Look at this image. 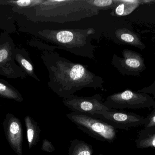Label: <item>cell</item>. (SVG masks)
<instances>
[{"instance_id":"cell-8","label":"cell","mask_w":155,"mask_h":155,"mask_svg":"<svg viewBox=\"0 0 155 155\" xmlns=\"http://www.w3.org/2000/svg\"><path fill=\"white\" fill-rule=\"evenodd\" d=\"M104 103L110 109L116 110L145 108L153 106V104L148 102L146 98L136 97L135 95L129 90L109 96L106 98Z\"/></svg>"},{"instance_id":"cell-15","label":"cell","mask_w":155,"mask_h":155,"mask_svg":"<svg viewBox=\"0 0 155 155\" xmlns=\"http://www.w3.org/2000/svg\"><path fill=\"white\" fill-rule=\"evenodd\" d=\"M92 5L98 8L99 10H107L115 7L118 1L114 0H89Z\"/></svg>"},{"instance_id":"cell-4","label":"cell","mask_w":155,"mask_h":155,"mask_svg":"<svg viewBox=\"0 0 155 155\" xmlns=\"http://www.w3.org/2000/svg\"><path fill=\"white\" fill-rule=\"evenodd\" d=\"M66 116L78 129L96 140L113 143L116 139L115 128L89 113L71 112Z\"/></svg>"},{"instance_id":"cell-9","label":"cell","mask_w":155,"mask_h":155,"mask_svg":"<svg viewBox=\"0 0 155 155\" xmlns=\"http://www.w3.org/2000/svg\"><path fill=\"white\" fill-rule=\"evenodd\" d=\"M14 58L15 61L25 72L26 74H28L37 81H40L39 78L35 74L32 63L29 57V54L26 50L15 48Z\"/></svg>"},{"instance_id":"cell-16","label":"cell","mask_w":155,"mask_h":155,"mask_svg":"<svg viewBox=\"0 0 155 155\" xmlns=\"http://www.w3.org/2000/svg\"><path fill=\"white\" fill-rule=\"evenodd\" d=\"M41 149L46 153H52L55 151V148L51 142L47 139H44L43 141Z\"/></svg>"},{"instance_id":"cell-5","label":"cell","mask_w":155,"mask_h":155,"mask_svg":"<svg viewBox=\"0 0 155 155\" xmlns=\"http://www.w3.org/2000/svg\"><path fill=\"white\" fill-rule=\"evenodd\" d=\"M15 45L8 33L0 35V75L8 78H24L26 73L15 60Z\"/></svg>"},{"instance_id":"cell-19","label":"cell","mask_w":155,"mask_h":155,"mask_svg":"<svg viewBox=\"0 0 155 155\" xmlns=\"http://www.w3.org/2000/svg\"><path fill=\"white\" fill-rule=\"evenodd\" d=\"M152 113H155V109L153 110V112H152Z\"/></svg>"},{"instance_id":"cell-2","label":"cell","mask_w":155,"mask_h":155,"mask_svg":"<svg viewBox=\"0 0 155 155\" xmlns=\"http://www.w3.org/2000/svg\"><path fill=\"white\" fill-rule=\"evenodd\" d=\"M33 7L39 21L58 23L78 22L97 15L100 11L89 0H44Z\"/></svg>"},{"instance_id":"cell-3","label":"cell","mask_w":155,"mask_h":155,"mask_svg":"<svg viewBox=\"0 0 155 155\" xmlns=\"http://www.w3.org/2000/svg\"><path fill=\"white\" fill-rule=\"evenodd\" d=\"M47 42L76 56L93 59L95 46L92 43L94 28L44 29L38 32Z\"/></svg>"},{"instance_id":"cell-12","label":"cell","mask_w":155,"mask_h":155,"mask_svg":"<svg viewBox=\"0 0 155 155\" xmlns=\"http://www.w3.org/2000/svg\"><path fill=\"white\" fill-rule=\"evenodd\" d=\"M25 121L29 148H31L39 142L41 130L38 123L32 120L30 116H26Z\"/></svg>"},{"instance_id":"cell-14","label":"cell","mask_w":155,"mask_h":155,"mask_svg":"<svg viewBox=\"0 0 155 155\" xmlns=\"http://www.w3.org/2000/svg\"><path fill=\"white\" fill-rule=\"evenodd\" d=\"M0 96L17 101H22L21 94L7 81L0 78Z\"/></svg>"},{"instance_id":"cell-13","label":"cell","mask_w":155,"mask_h":155,"mask_svg":"<svg viewBox=\"0 0 155 155\" xmlns=\"http://www.w3.org/2000/svg\"><path fill=\"white\" fill-rule=\"evenodd\" d=\"M94 153L92 146L82 140H72L69 146V155H93Z\"/></svg>"},{"instance_id":"cell-18","label":"cell","mask_w":155,"mask_h":155,"mask_svg":"<svg viewBox=\"0 0 155 155\" xmlns=\"http://www.w3.org/2000/svg\"><path fill=\"white\" fill-rule=\"evenodd\" d=\"M126 65L132 68H137L140 66V62L136 59L134 58H127L124 61Z\"/></svg>"},{"instance_id":"cell-17","label":"cell","mask_w":155,"mask_h":155,"mask_svg":"<svg viewBox=\"0 0 155 155\" xmlns=\"http://www.w3.org/2000/svg\"><path fill=\"white\" fill-rule=\"evenodd\" d=\"M147 118V121L144 125L145 128H151L155 126V113H151Z\"/></svg>"},{"instance_id":"cell-11","label":"cell","mask_w":155,"mask_h":155,"mask_svg":"<svg viewBox=\"0 0 155 155\" xmlns=\"http://www.w3.org/2000/svg\"><path fill=\"white\" fill-rule=\"evenodd\" d=\"M8 138L10 143L18 151L17 153L22 154L21 128L20 124L15 120L12 121L9 125Z\"/></svg>"},{"instance_id":"cell-6","label":"cell","mask_w":155,"mask_h":155,"mask_svg":"<svg viewBox=\"0 0 155 155\" xmlns=\"http://www.w3.org/2000/svg\"><path fill=\"white\" fill-rule=\"evenodd\" d=\"M113 126L116 129L129 130L144 125L147 118H144L134 113L110 109L108 111H98L89 113Z\"/></svg>"},{"instance_id":"cell-7","label":"cell","mask_w":155,"mask_h":155,"mask_svg":"<svg viewBox=\"0 0 155 155\" xmlns=\"http://www.w3.org/2000/svg\"><path fill=\"white\" fill-rule=\"evenodd\" d=\"M63 103L72 112L91 113L98 111H108L110 109L102 101V96L99 94L88 97L73 95L63 99Z\"/></svg>"},{"instance_id":"cell-1","label":"cell","mask_w":155,"mask_h":155,"mask_svg":"<svg viewBox=\"0 0 155 155\" xmlns=\"http://www.w3.org/2000/svg\"><path fill=\"white\" fill-rule=\"evenodd\" d=\"M41 57L49 73L48 86L63 99L84 88L103 87V78L83 65L71 62L50 49L44 51Z\"/></svg>"},{"instance_id":"cell-10","label":"cell","mask_w":155,"mask_h":155,"mask_svg":"<svg viewBox=\"0 0 155 155\" xmlns=\"http://www.w3.org/2000/svg\"><path fill=\"white\" fill-rule=\"evenodd\" d=\"M137 148L155 149V126L144 128L141 131L136 140Z\"/></svg>"},{"instance_id":"cell-20","label":"cell","mask_w":155,"mask_h":155,"mask_svg":"<svg viewBox=\"0 0 155 155\" xmlns=\"http://www.w3.org/2000/svg\"><path fill=\"white\" fill-rule=\"evenodd\" d=\"M103 155V154H99V155Z\"/></svg>"}]
</instances>
